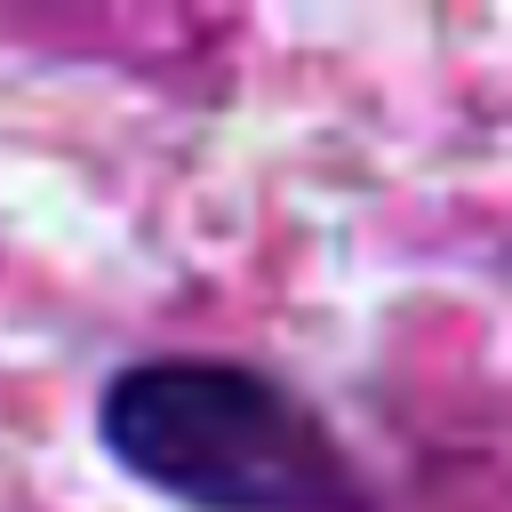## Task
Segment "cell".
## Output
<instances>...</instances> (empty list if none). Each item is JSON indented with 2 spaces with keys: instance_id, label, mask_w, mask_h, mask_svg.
Returning <instances> with one entry per match:
<instances>
[{
  "instance_id": "1",
  "label": "cell",
  "mask_w": 512,
  "mask_h": 512,
  "mask_svg": "<svg viewBox=\"0 0 512 512\" xmlns=\"http://www.w3.org/2000/svg\"><path fill=\"white\" fill-rule=\"evenodd\" d=\"M96 432L184 512H376L328 424L248 360H136L104 384Z\"/></svg>"
}]
</instances>
